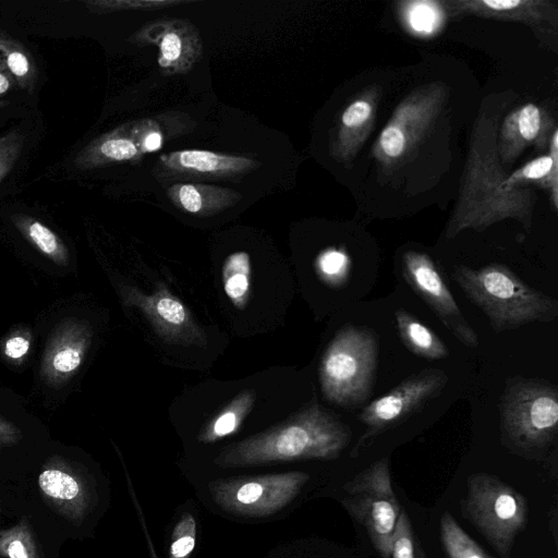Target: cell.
Wrapping results in <instances>:
<instances>
[{"instance_id":"14","label":"cell","mask_w":558,"mask_h":558,"mask_svg":"<svg viewBox=\"0 0 558 558\" xmlns=\"http://www.w3.org/2000/svg\"><path fill=\"white\" fill-rule=\"evenodd\" d=\"M43 498L59 514L73 523L86 517L92 493L85 477L62 458L49 459L37 478Z\"/></svg>"},{"instance_id":"3","label":"cell","mask_w":558,"mask_h":558,"mask_svg":"<svg viewBox=\"0 0 558 558\" xmlns=\"http://www.w3.org/2000/svg\"><path fill=\"white\" fill-rule=\"evenodd\" d=\"M452 277L495 332L553 322L558 316L555 299L526 284L506 265L489 264L480 269L458 266Z\"/></svg>"},{"instance_id":"29","label":"cell","mask_w":558,"mask_h":558,"mask_svg":"<svg viewBox=\"0 0 558 558\" xmlns=\"http://www.w3.org/2000/svg\"><path fill=\"white\" fill-rule=\"evenodd\" d=\"M439 531L447 558H494L459 525L448 511L441 514Z\"/></svg>"},{"instance_id":"5","label":"cell","mask_w":558,"mask_h":558,"mask_svg":"<svg viewBox=\"0 0 558 558\" xmlns=\"http://www.w3.org/2000/svg\"><path fill=\"white\" fill-rule=\"evenodd\" d=\"M377 361V333L365 326H343L320 360L319 383L324 397L343 408L364 403L372 391Z\"/></svg>"},{"instance_id":"6","label":"cell","mask_w":558,"mask_h":558,"mask_svg":"<svg viewBox=\"0 0 558 558\" xmlns=\"http://www.w3.org/2000/svg\"><path fill=\"white\" fill-rule=\"evenodd\" d=\"M461 511L501 558H509L527 523V502L514 487L485 472L466 478Z\"/></svg>"},{"instance_id":"39","label":"cell","mask_w":558,"mask_h":558,"mask_svg":"<svg viewBox=\"0 0 558 558\" xmlns=\"http://www.w3.org/2000/svg\"><path fill=\"white\" fill-rule=\"evenodd\" d=\"M128 483H129V490L131 492L134 506H135V508L137 509V512H138V517H140V520H141V525H142L143 532H144V534L146 536V539H147V545H148V548H149L148 550H149V554H150V558H158L157 555H156L155 548H154V544H153V542L150 539V536L148 534V531H147V527H146V524H145V520H144V515H143L141 506H140L137 499H136V495L134 493L133 486H132L131 481H130L129 477H128Z\"/></svg>"},{"instance_id":"23","label":"cell","mask_w":558,"mask_h":558,"mask_svg":"<svg viewBox=\"0 0 558 558\" xmlns=\"http://www.w3.org/2000/svg\"><path fill=\"white\" fill-rule=\"evenodd\" d=\"M395 317L400 339L410 352L428 360L448 356L449 350L440 338L410 313L398 310Z\"/></svg>"},{"instance_id":"33","label":"cell","mask_w":558,"mask_h":558,"mask_svg":"<svg viewBox=\"0 0 558 558\" xmlns=\"http://www.w3.org/2000/svg\"><path fill=\"white\" fill-rule=\"evenodd\" d=\"M195 542V518L191 513H183L172 531L169 558H190L194 550Z\"/></svg>"},{"instance_id":"35","label":"cell","mask_w":558,"mask_h":558,"mask_svg":"<svg viewBox=\"0 0 558 558\" xmlns=\"http://www.w3.org/2000/svg\"><path fill=\"white\" fill-rule=\"evenodd\" d=\"M349 265L348 256L344 252L336 248L324 251L317 258V270L324 280L328 282H339L347 274Z\"/></svg>"},{"instance_id":"19","label":"cell","mask_w":558,"mask_h":558,"mask_svg":"<svg viewBox=\"0 0 558 558\" xmlns=\"http://www.w3.org/2000/svg\"><path fill=\"white\" fill-rule=\"evenodd\" d=\"M163 167L173 173L190 177L229 178L258 167L252 158L203 149L175 150L160 156Z\"/></svg>"},{"instance_id":"30","label":"cell","mask_w":558,"mask_h":558,"mask_svg":"<svg viewBox=\"0 0 558 558\" xmlns=\"http://www.w3.org/2000/svg\"><path fill=\"white\" fill-rule=\"evenodd\" d=\"M0 557L41 558L27 518H22L8 529H0Z\"/></svg>"},{"instance_id":"7","label":"cell","mask_w":558,"mask_h":558,"mask_svg":"<svg viewBox=\"0 0 558 558\" xmlns=\"http://www.w3.org/2000/svg\"><path fill=\"white\" fill-rule=\"evenodd\" d=\"M340 499L344 509L367 532L381 558H389L401 508L395 494L389 460L384 457L343 485Z\"/></svg>"},{"instance_id":"36","label":"cell","mask_w":558,"mask_h":558,"mask_svg":"<svg viewBox=\"0 0 558 558\" xmlns=\"http://www.w3.org/2000/svg\"><path fill=\"white\" fill-rule=\"evenodd\" d=\"M29 347V338L25 335L16 333L5 341L4 354L9 359L17 361L28 353Z\"/></svg>"},{"instance_id":"2","label":"cell","mask_w":558,"mask_h":558,"mask_svg":"<svg viewBox=\"0 0 558 558\" xmlns=\"http://www.w3.org/2000/svg\"><path fill=\"white\" fill-rule=\"evenodd\" d=\"M352 438L351 428L312 402L282 423L225 448L215 459L222 468L279 461L332 460Z\"/></svg>"},{"instance_id":"8","label":"cell","mask_w":558,"mask_h":558,"mask_svg":"<svg viewBox=\"0 0 558 558\" xmlns=\"http://www.w3.org/2000/svg\"><path fill=\"white\" fill-rule=\"evenodd\" d=\"M308 478L301 471L238 476L213 481L208 489L215 502L228 512L265 517L290 504Z\"/></svg>"},{"instance_id":"1","label":"cell","mask_w":558,"mask_h":558,"mask_svg":"<svg viewBox=\"0 0 558 558\" xmlns=\"http://www.w3.org/2000/svg\"><path fill=\"white\" fill-rule=\"evenodd\" d=\"M500 111L483 104L475 119L460 194L449 220L446 238L465 229L483 231L500 220L513 218L530 228L536 194L531 187L501 191L506 173L497 153Z\"/></svg>"},{"instance_id":"34","label":"cell","mask_w":558,"mask_h":558,"mask_svg":"<svg viewBox=\"0 0 558 558\" xmlns=\"http://www.w3.org/2000/svg\"><path fill=\"white\" fill-rule=\"evenodd\" d=\"M25 143V134L13 129L0 136V183L12 171Z\"/></svg>"},{"instance_id":"10","label":"cell","mask_w":558,"mask_h":558,"mask_svg":"<svg viewBox=\"0 0 558 558\" xmlns=\"http://www.w3.org/2000/svg\"><path fill=\"white\" fill-rule=\"evenodd\" d=\"M447 381L448 376L444 371L423 369L368 403L360 414V420L367 428L354 451L365 446L371 438L420 411L441 392Z\"/></svg>"},{"instance_id":"18","label":"cell","mask_w":558,"mask_h":558,"mask_svg":"<svg viewBox=\"0 0 558 558\" xmlns=\"http://www.w3.org/2000/svg\"><path fill=\"white\" fill-rule=\"evenodd\" d=\"M380 97L378 86L362 90L342 111L331 147L340 161L352 160L368 136Z\"/></svg>"},{"instance_id":"28","label":"cell","mask_w":558,"mask_h":558,"mask_svg":"<svg viewBox=\"0 0 558 558\" xmlns=\"http://www.w3.org/2000/svg\"><path fill=\"white\" fill-rule=\"evenodd\" d=\"M251 258L247 252L230 254L222 266L223 290L239 310L245 308L251 296Z\"/></svg>"},{"instance_id":"37","label":"cell","mask_w":558,"mask_h":558,"mask_svg":"<svg viewBox=\"0 0 558 558\" xmlns=\"http://www.w3.org/2000/svg\"><path fill=\"white\" fill-rule=\"evenodd\" d=\"M23 437L22 430L0 415V451L16 445Z\"/></svg>"},{"instance_id":"16","label":"cell","mask_w":558,"mask_h":558,"mask_svg":"<svg viewBox=\"0 0 558 558\" xmlns=\"http://www.w3.org/2000/svg\"><path fill=\"white\" fill-rule=\"evenodd\" d=\"M556 129L550 113L535 104L530 102L511 111L497 134L500 163L513 162L529 146L544 150Z\"/></svg>"},{"instance_id":"32","label":"cell","mask_w":558,"mask_h":558,"mask_svg":"<svg viewBox=\"0 0 558 558\" xmlns=\"http://www.w3.org/2000/svg\"><path fill=\"white\" fill-rule=\"evenodd\" d=\"M389 558H427L410 517L403 509L395 527Z\"/></svg>"},{"instance_id":"41","label":"cell","mask_w":558,"mask_h":558,"mask_svg":"<svg viewBox=\"0 0 558 558\" xmlns=\"http://www.w3.org/2000/svg\"><path fill=\"white\" fill-rule=\"evenodd\" d=\"M9 105L8 101L0 99V109L7 107Z\"/></svg>"},{"instance_id":"11","label":"cell","mask_w":558,"mask_h":558,"mask_svg":"<svg viewBox=\"0 0 558 558\" xmlns=\"http://www.w3.org/2000/svg\"><path fill=\"white\" fill-rule=\"evenodd\" d=\"M402 275L413 291L462 344L471 349L478 347L476 332L463 316L429 255L413 250L404 252Z\"/></svg>"},{"instance_id":"13","label":"cell","mask_w":558,"mask_h":558,"mask_svg":"<svg viewBox=\"0 0 558 558\" xmlns=\"http://www.w3.org/2000/svg\"><path fill=\"white\" fill-rule=\"evenodd\" d=\"M131 40L158 48V64L167 74L189 72L202 56L198 29L189 21L158 20L140 28Z\"/></svg>"},{"instance_id":"9","label":"cell","mask_w":558,"mask_h":558,"mask_svg":"<svg viewBox=\"0 0 558 558\" xmlns=\"http://www.w3.org/2000/svg\"><path fill=\"white\" fill-rule=\"evenodd\" d=\"M444 99L445 87L437 83L408 95L395 109L374 144V158L389 168L402 162L438 116Z\"/></svg>"},{"instance_id":"17","label":"cell","mask_w":558,"mask_h":558,"mask_svg":"<svg viewBox=\"0 0 558 558\" xmlns=\"http://www.w3.org/2000/svg\"><path fill=\"white\" fill-rule=\"evenodd\" d=\"M442 3L451 14L523 22L535 33L557 26V9L548 0H450Z\"/></svg>"},{"instance_id":"27","label":"cell","mask_w":558,"mask_h":558,"mask_svg":"<svg viewBox=\"0 0 558 558\" xmlns=\"http://www.w3.org/2000/svg\"><path fill=\"white\" fill-rule=\"evenodd\" d=\"M398 11L408 31L421 37L436 34L442 27L446 17L442 1H403L398 3Z\"/></svg>"},{"instance_id":"22","label":"cell","mask_w":558,"mask_h":558,"mask_svg":"<svg viewBox=\"0 0 558 558\" xmlns=\"http://www.w3.org/2000/svg\"><path fill=\"white\" fill-rule=\"evenodd\" d=\"M549 153L526 162L521 168L506 175L501 191L510 192L526 184H536L549 190L554 208H558V130L550 137Z\"/></svg>"},{"instance_id":"12","label":"cell","mask_w":558,"mask_h":558,"mask_svg":"<svg viewBox=\"0 0 558 558\" xmlns=\"http://www.w3.org/2000/svg\"><path fill=\"white\" fill-rule=\"evenodd\" d=\"M125 304L137 307L154 330L165 340L183 344H204L205 337L185 304L159 283L155 291L145 294L132 286H122Z\"/></svg>"},{"instance_id":"38","label":"cell","mask_w":558,"mask_h":558,"mask_svg":"<svg viewBox=\"0 0 558 558\" xmlns=\"http://www.w3.org/2000/svg\"><path fill=\"white\" fill-rule=\"evenodd\" d=\"M163 143L161 132L153 124L143 136L142 150L143 154L158 150Z\"/></svg>"},{"instance_id":"20","label":"cell","mask_w":558,"mask_h":558,"mask_svg":"<svg viewBox=\"0 0 558 558\" xmlns=\"http://www.w3.org/2000/svg\"><path fill=\"white\" fill-rule=\"evenodd\" d=\"M142 154L140 123L128 124L93 140L76 155L74 165L78 170H89L134 160Z\"/></svg>"},{"instance_id":"4","label":"cell","mask_w":558,"mask_h":558,"mask_svg":"<svg viewBox=\"0 0 558 558\" xmlns=\"http://www.w3.org/2000/svg\"><path fill=\"white\" fill-rule=\"evenodd\" d=\"M501 442L529 459H542L558 436V390L544 379L514 377L500 403Z\"/></svg>"},{"instance_id":"15","label":"cell","mask_w":558,"mask_h":558,"mask_svg":"<svg viewBox=\"0 0 558 558\" xmlns=\"http://www.w3.org/2000/svg\"><path fill=\"white\" fill-rule=\"evenodd\" d=\"M92 337L87 323L74 317L61 322L47 342L40 368L43 380L49 385L68 381L83 364Z\"/></svg>"},{"instance_id":"31","label":"cell","mask_w":558,"mask_h":558,"mask_svg":"<svg viewBox=\"0 0 558 558\" xmlns=\"http://www.w3.org/2000/svg\"><path fill=\"white\" fill-rule=\"evenodd\" d=\"M190 0H87L86 9L94 14H108L122 11H155L189 4Z\"/></svg>"},{"instance_id":"21","label":"cell","mask_w":558,"mask_h":558,"mask_svg":"<svg viewBox=\"0 0 558 558\" xmlns=\"http://www.w3.org/2000/svg\"><path fill=\"white\" fill-rule=\"evenodd\" d=\"M167 195L179 209L196 216L217 214L241 198L235 191L199 183H175Z\"/></svg>"},{"instance_id":"40","label":"cell","mask_w":558,"mask_h":558,"mask_svg":"<svg viewBox=\"0 0 558 558\" xmlns=\"http://www.w3.org/2000/svg\"><path fill=\"white\" fill-rule=\"evenodd\" d=\"M16 87L14 78L0 65V96Z\"/></svg>"},{"instance_id":"25","label":"cell","mask_w":558,"mask_h":558,"mask_svg":"<svg viewBox=\"0 0 558 558\" xmlns=\"http://www.w3.org/2000/svg\"><path fill=\"white\" fill-rule=\"evenodd\" d=\"M0 65L11 74L16 87L32 94L38 78L37 64L26 47L0 29Z\"/></svg>"},{"instance_id":"26","label":"cell","mask_w":558,"mask_h":558,"mask_svg":"<svg viewBox=\"0 0 558 558\" xmlns=\"http://www.w3.org/2000/svg\"><path fill=\"white\" fill-rule=\"evenodd\" d=\"M12 222L23 238L48 259L59 266L69 264L70 255L65 243L45 223L24 214L14 215Z\"/></svg>"},{"instance_id":"24","label":"cell","mask_w":558,"mask_h":558,"mask_svg":"<svg viewBox=\"0 0 558 558\" xmlns=\"http://www.w3.org/2000/svg\"><path fill=\"white\" fill-rule=\"evenodd\" d=\"M255 398L253 389H245L238 393L201 430L198 441L210 444L236 433L251 412Z\"/></svg>"}]
</instances>
